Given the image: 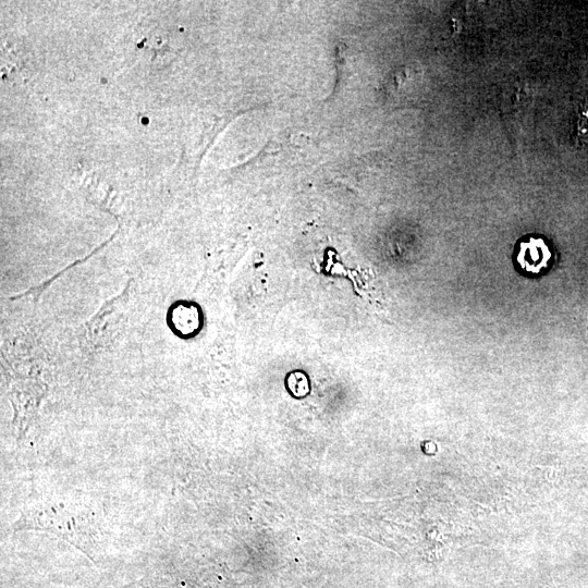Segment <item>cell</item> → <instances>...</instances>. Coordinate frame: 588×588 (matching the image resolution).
Returning a JSON list of instances; mask_svg holds the SVG:
<instances>
[{
  "label": "cell",
  "mask_w": 588,
  "mask_h": 588,
  "mask_svg": "<svg viewBox=\"0 0 588 588\" xmlns=\"http://www.w3.org/2000/svg\"><path fill=\"white\" fill-rule=\"evenodd\" d=\"M22 529L45 530L60 537L66 541L82 547V541L87 538L82 535L83 528H79L76 516L73 517L67 510L60 511L58 508H47L44 510H34L27 514L21 521Z\"/></svg>",
  "instance_id": "1"
},
{
  "label": "cell",
  "mask_w": 588,
  "mask_h": 588,
  "mask_svg": "<svg viewBox=\"0 0 588 588\" xmlns=\"http://www.w3.org/2000/svg\"><path fill=\"white\" fill-rule=\"evenodd\" d=\"M575 138L580 145L588 149V100L581 103L578 109L577 121H575Z\"/></svg>",
  "instance_id": "3"
},
{
  "label": "cell",
  "mask_w": 588,
  "mask_h": 588,
  "mask_svg": "<svg viewBox=\"0 0 588 588\" xmlns=\"http://www.w3.org/2000/svg\"><path fill=\"white\" fill-rule=\"evenodd\" d=\"M550 260V252L542 240L531 239L521 243L518 262L524 271L538 274L543 271Z\"/></svg>",
  "instance_id": "2"
}]
</instances>
